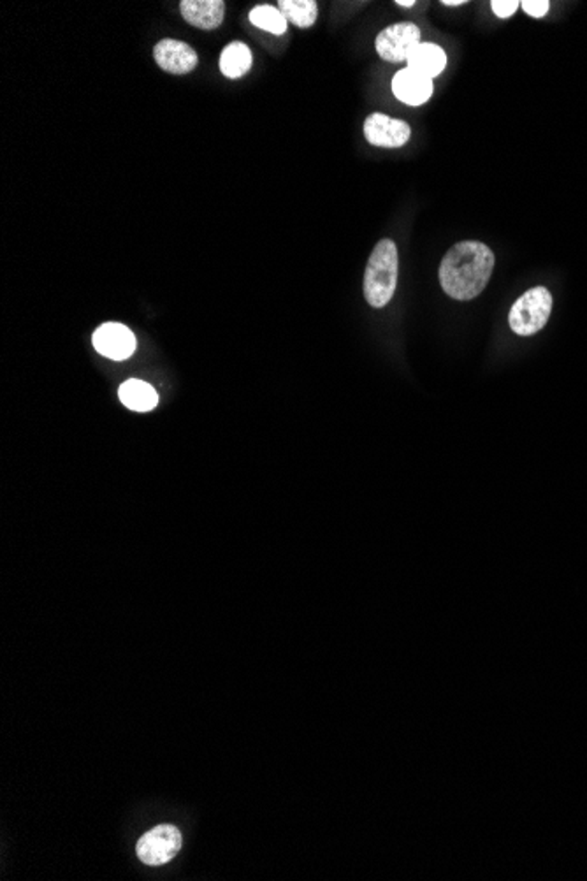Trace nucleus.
Instances as JSON below:
<instances>
[{
    "label": "nucleus",
    "instance_id": "f257e3e1",
    "mask_svg": "<svg viewBox=\"0 0 587 881\" xmlns=\"http://www.w3.org/2000/svg\"><path fill=\"white\" fill-rule=\"evenodd\" d=\"M495 269V253L480 242L454 245L440 264L442 289L458 301L475 299L486 289Z\"/></svg>",
    "mask_w": 587,
    "mask_h": 881
},
{
    "label": "nucleus",
    "instance_id": "f03ea898",
    "mask_svg": "<svg viewBox=\"0 0 587 881\" xmlns=\"http://www.w3.org/2000/svg\"><path fill=\"white\" fill-rule=\"evenodd\" d=\"M399 257L392 240L378 242L370 255L364 275V295L373 308H383L390 303L398 286Z\"/></svg>",
    "mask_w": 587,
    "mask_h": 881
},
{
    "label": "nucleus",
    "instance_id": "7ed1b4c3",
    "mask_svg": "<svg viewBox=\"0 0 587 881\" xmlns=\"http://www.w3.org/2000/svg\"><path fill=\"white\" fill-rule=\"evenodd\" d=\"M552 312V294L546 287H533L512 306L508 322L515 335L531 336L546 328Z\"/></svg>",
    "mask_w": 587,
    "mask_h": 881
},
{
    "label": "nucleus",
    "instance_id": "20e7f679",
    "mask_svg": "<svg viewBox=\"0 0 587 881\" xmlns=\"http://www.w3.org/2000/svg\"><path fill=\"white\" fill-rule=\"evenodd\" d=\"M181 848V834L172 825H159L137 841L136 851L143 864L162 866L171 862Z\"/></svg>",
    "mask_w": 587,
    "mask_h": 881
},
{
    "label": "nucleus",
    "instance_id": "39448f33",
    "mask_svg": "<svg viewBox=\"0 0 587 881\" xmlns=\"http://www.w3.org/2000/svg\"><path fill=\"white\" fill-rule=\"evenodd\" d=\"M420 44V31L414 23H394L383 29L375 40L377 53L387 62H407Z\"/></svg>",
    "mask_w": 587,
    "mask_h": 881
},
{
    "label": "nucleus",
    "instance_id": "423d86ee",
    "mask_svg": "<svg viewBox=\"0 0 587 881\" xmlns=\"http://www.w3.org/2000/svg\"><path fill=\"white\" fill-rule=\"evenodd\" d=\"M364 136L368 143L380 148H401L408 143L412 128L398 119H390L381 113H373L364 122Z\"/></svg>",
    "mask_w": 587,
    "mask_h": 881
},
{
    "label": "nucleus",
    "instance_id": "0eeeda50",
    "mask_svg": "<svg viewBox=\"0 0 587 881\" xmlns=\"http://www.w3.org/2000/svg\"><path fill=\"white\" fill-rule=\"evenodd\" d=\"M92 339L95 350L101 356L110 357L113 361L128 359L137 345L134 333L127 326L118 322L102 324L99 330H95Z\"/></svg>",
    "mask_w": 587,
    "mask_h": 881
},
{
    "label": "nucleus",
    "instance_id": "6e6552de",
    "mask_svg": "<svg viewBox=\"0 0 587 881\" xmlns=\"http://www.w3.org/2000/svg\"><path fill=\"white\" fill-rule=\"evenodd\" d=\"M155 62L161 69L171 75H187L197 67V53L187 42L178 40H162L153 48Z\"/></svg>",
    "mask_w": 587,
    "mask_h": 881
},
{
    "label": "nucleus",
    "instance_id": "1a4fd4ad",
    "mask_svg": "<svg viewBox=\"0 0 587 881\" xmlns=\"http://www.w3.org/2000/svg\"><path fill=\"white\" fill-rule=\"evenodd\" d=\"M392 92L401 102L408 106H420L431 99L434 84L431 78L405 67L392 78Z\"/></svg>",
    "mask_w": 587,
    "mask_h": 881
},
{
    "label": "nucleus",
    "instance_id": "9d476101",
    "mask_svg": "<svg viewBox=\"0 0 587 881\" xmlns=\"http://www.w3.org/2000/svg\"><path fill=\"white\" fill-rule=\"evenodd\" d=\"M180 11L187 23L203 31H213L223 22L225 4L222 0H183Z\"/></svg>",
    "mask_w": 587,
    "mask_h": 881
},
{
    "label": "nucleus",
    "instance_id": "9b49d317",
    "mask_svg": "<svg viewBox=\"0 0 587 881\" xmlns=\"http://www.w3.org/2000/svg\"><path fill=\"white\" fill-rule=\"evenodd\" d=\"M407 64L412 71H417L420 75L433 80L443 73L447 66V53L438 44L420 42L408 57Z\"/></svg>",
    "mask_w": 587,
    "mask_h": 881
},
{
    "label": "nucleus",
    "instance_id": "f8f14e48",
    "mask_svg": "<svg viewBox=\"0 0 587 881\" xmlns=\"http://www.w3.org/2000/svg\"><path fill=\"white\" fill-rule=\"evenodd\" d=\"M118 396L127 409L134 412H150L159 403L157 391L150 383L137 378L124 382L118 389Z\"/></svg>",
    "mask_w": 587,
    "mask_h": 881
},
{
    "label": "nucleus",
    "instance_id": "ddd939ff",
    "mask_svg": "<svg viewBox=\"0 0 587 881\" xmlns=\"http://www.w3.org/2000/svg\"><path fill=\"white\" fill-rule=\"evenodd\" d=\"M252 67V51L245 42L234 41L227 44L220 55V71L229 80H238L245 76Z\"/></svg>",
    "mask_w": 587,
    "mask_h": 881
},
{
    "label": "nucleus",
    "instance_id": "4468645a",
    "mask_svg": "<svg viewBox=\"0 0 587 881\" xmlns=\"http://www.w3.org/2000/svg\"><path fill=\"white\" fill-rule=\"evenodd\" d=\"M278 9L295 27L308 29L317 22L319 7L315 0H280Z\"/></svg>",
    "mask_w": 587,
    "mask_h": 881
},
{
    "label": "nucleus",
    "instance_id": "2eb2a0df",
    "mask_svg": "<svg viewBox=\"0 0 587 881\" xmlns=\"http://www.w3.org/2000/svg\"><path fill=\"white\" fill-rule=\"evenodd\" d=\"M249 20H250V23L255 25V27H258V29H262L266 32L276 34V36L285 34L287 25H289V22L284 16V13L278 7L267 5V4L255 5L252 11H250V14H249Z\"/></svg>",
    "mask_w": 587,
    "mask_h": 881
},
{
    "label": "nucleus",
    "instance_id": "dca6fc26",
    "mask_svg": "<svg viewBox=\"0 0 587 881\" xmlns=\"http://www.w3.org/2000/svg\"><path fill=\"white\" fill-rule=\"evenodd\" d=\"M521 7L533 18H544L548 13L550 4L547 0H524L521 2Z\"/></svg>",
    "mask_w": 587,
    "mask_h": 881
},
{
    "label": "nucleus",
    "instance_id": "f3484780",
    "mask_svg": "<svg viewBox=\"0 0 587 881\" xmlns=\"http://www.w3.org/2000/svg\"><path fill=\"white\" fill-rule=\"evenodd\" d=\"M491 7H493L496 16L510 18L517 11V7H521V2H517V0H493Z\"/></svg>",
    "mask_w": 587,
    "mask_h": 881
},
{
    "label": "nucleus",
    "instance_id": "a211bd4d",
    "mask_svg": "<svg viewBox=\"0 0 587 881\" xmlns=\"http://www.w3.org/2000/svg\"><path fill=\"white\" fill-rule=\"evenodd\" d=\"M442 4L443 5H451V7H458V5H464L466 0H443Z\"/></svg>",
    "mask_w": 587,
    "mask_h": 881
},
{
    "label": "nucleus",
    "instance_id": "6ab92c4d",
    "mask_svg": "<svg viewBox=\"0 0 587 881\" xmlns=\"http://www.w3.org/2000/svg\"><path fill=\"white\" fill-rule=\"evenodd\" d=\"M396 4L401 5V7H412V5H416V0H407V2L405 0H398Z\"/></svg>",
    "mask_w": 587,
    "mask_h": 881
}]
</instances>
